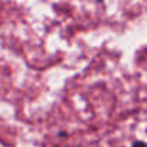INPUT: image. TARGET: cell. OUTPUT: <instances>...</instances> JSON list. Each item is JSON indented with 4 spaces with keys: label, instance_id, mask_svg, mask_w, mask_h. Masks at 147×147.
Returning a JSON list of instances; mask_svg holds the SVG:
<instances>
[{
    "label": "cell",
    "instance_id": "2",
    "mask_svg": "<svg viewBox=\"0 0 147 147\" xmlns=\"http://www.w3.org/2000/svg\"><path fill=\"white\" fill-rule=\"evenodd\" d=\"M58 136H59V137H66V136H68V133H66V131H61Z\"/></svg>",
    "mask_w": 147,
    "mask_h": 147
},
{
    "label": "cell",
    "instance_id": "1",
    "mask_svg": "<svg viewBox=\"0 0 147 147\" xmlns=\"http://www.w3.org/2000/svg\"><path fill=\"white\" fill-rule=\"evenodd\" d=\"M131 147H147V146H146V143H144V141L137 140V141H134V143L131 144Z\"/></svg>",
    "mask_w": 147,
    "mask_h": 147
}]
</instances>
